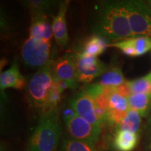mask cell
Returning <instances> with one entry per match:
<instances>
[{"instance_id": "277c9868", "label": "cell", "mask_w": 151, "mask_h": 151, "mask_svg": "<svg viewBox=\"0 0 151 151\" xmlns=\"http://www.w3.org/2000/svg\"><path fill=\"white\" fill-rule=\"evenodd\" d=\"M131 27L132 38H151V9L141 1H122Z\"/></svg>"}, {"instance_id": "7c38bea8", "label": "cell", "mask_w": 151, "mask_h": 151, "mask_svg": "<svg viewBox=\"0 0 151 151\" xmlns=\"http://www.w3.org/2000/svg\"><path fill=\"white\" fill-rule=\"evenodd\" d=\"M129 110L128 98L121 95L115 90L109 99L106 121L110 124H116L118 126Z\"/></svg>"}, {"instance_id": "603a6c76", "label": "cell", "mask_w": 151, "mask_h": 151, "mask_svg": "<svg viewBox=\"0 0 151 151\" xmlns=\"http://www.w3.org/2000/svg\"><path fill=\"white\" fill-rule=\"evenodd\" d=\"M130 91L132 94H151V72L144 77L137 80L128 81Z\"/></svg>"}, {"instance_id": "2e32d148", "label": "cell", "mask_w": 151, "mask_h": 151, "mask_svg": "<svg viewBox=\"0 0 151 151\" xmlns=\"http://www.w3.org/2000/svg\"><path fill=\"white\" fill-rule=\"evenodd\" d=\"M137 133L117 130L113 140V146L117 151H132L137 146Z\"/></svg>"}, {"instance_id": "30bf717a", "label": "cell", "mask_w": 151, "mask_h": 151, "mask_svg": "<svg viewBox=\"0 0 151 151\" xmlns=\"http://www.w3.org/2000/svg\"><path fill=\"white\" fill-rule=\"evenodd\" d=\"M94 100L95 111L100 122L102 124L106 121V116L110 97L115 88L104 87L99 83L88 86L85 90Z\"/></svg>"}, {"instance_id": "7402d4cb", "label": "cell", "mask_w": 151, "mask_h": 151, "mask_svg": "<svg viewBox=\"0 0 151 151\" xmlns=\"http://www.w3.org/2000/svg\"><path fill=\"white\" fill-rule=\"evenodd\" d=\"M62 151H101L94 146V144L83 142L73 139L66 138L62 141Z\"/></svg>"}, {"instance_id": "52a82bcc", "label": "cell", "mask_w": 151, "mask_h": 151, "mask_svg": "<svg viewBox=\"0 0 151 151\" xmlns=\"http://www.w3.org/2000/svg\"><path fill=\"white\" fill-rule=\"evenodd\" d=\"M52 71L55 78L63 83L67 88L74 90L78 86L76 54L67 53L54 61Z\"/></svg>"}, {"instance_id": "e0dca14e", "label": "cell", "mask_w": 151, "mask_h": 151, "mask_svg": "<svg viewBox=\"0 0 151 151\" xmlns=\"http://www.w3.org/2000/svg\"><path fill=\"white\" fill-rule=\"evenodd\" d=\"M151 103V94H132L128 97L129 109L137 111L141 116L148 115Z\"/></svg>"}, {"instance_id": "5bb4252c", "label": "cell", "mask_w": 151, "mask_h": 151, "mask_svg": "<svg viewBox=\"0 0 151 151\" xmlns=\"http://www.w3.org/2000/svg\"><path fill=\"white\" fill-rule=\"evenodd\" d=\"M69 1H65L60 4L59 11L54 17L52 24V32L55 41L60 46H65L69 41L66 15Z\"/></svg>"}, {"instance_id": "6da1fadb", "label": "cell", "mask_w": 151, "mask_h": 151, "mask_svg": "<svg viewBox=\"0 0 151 151\" xmlns=\"http://www.w3.org/2000/svg\"><path fill=\"white\" fill-rule=\"evenodd\" d=\"M94 32L107 42L132 38L129 19L122 1H107L101 4Z\"/></svg>"}, {"instance_id": "ffe728a7", "label": "cell", "mask_w": 151, "mask_h": 151, "mask_svg": "<svg viewBox=\"0 0 151 151\" xmlns=\"http://www.w3.org/2000/svg\"><path fill=\"white\" fill-rule=\"evenodd\" d=\"M108 44V42L104 38L94 35L85 43L82 52L88 55L97 57L104 52Z\"/></svg>"}, {"instance_id": "44dd1931", "label": "cell", "mask_w": 151, "mask_h": 151, "mask_svg": "<svg viewBox=\"0 0 151 151\" xmlns=\"http://www.w3.org/2000/svg\"><path fill=\"white\" fill-rule=\"evenodd\" d=\"M141 115L137 111L129 109L122 122L118 126V130L137 133L141 124Z\"/></svg>"}, {"instance_id": "8fae6325", "label": "cell", "mask_w": 151, "mask_h": 151, "mask_svg": "<svg viewBox=\"0 0 151 151\" xmlns=\"http://www.w3.org/2000/svg\"><path fill=\"white\" fill-rule=\"evenodd\" d=\"M108 47H114L129 56H140L151 49V38H130L109 43Z\"/></svg>"}, {"instance_id": "ac0fdd59", "label": "cell", "mask_w": 151, "mask_h": 151, "mask_svg": "<svg viewBox=\"0 0 151 151\" xmlns=\"http://www.w3.org/2000/svg\"><path fill=\"white\" fill-rule=\"evenodd\" d=\"M125 82L121 69L118 66H113L103 73L99 83L104 87L116 88Z\"/></svg>"}, {"instance_id": "d6986e66", "label": "cell", "mask_w": 151, "mask_h": 151, "mask_svg": "<svg viewBox=\"0 0 151 151\" xmlns=\"http://www.w3.org/2000/svg\"><path fill=\"white\" fill-rule=\"evenodd\" d=\"M65 88H67V86L54 76L53 84L48 94L46 102L42 109V113L49 112L58 108L57 106L60 101L62 92Z\"/></svg>"}, {"instance_id": "9a60e30c", "label": "cell", "mask_w": 151, "mask_h": 151, "mask_svg": "<svg viewBox=\"0 0 151 151\" xmlns=\"http://www.w3.org/2000/svg\"><path fill=\"white\" fill-rule=\"evenodd\" d=\"M25 78L20 73L16 61L14 62L11 67L1 73L0 76V87L1 90L10 88L22 89L25 86Z\"/></svg>"}, {"instance_id": "484cf974", "label": "cell", "mask_w": 151, "mask_h": 151, "mask_svg": "<svg viewBox=\"0 0 151 151\" xmlns=\"http://www.w3.org/2000/svg\"><path fill=\"white\" fill-rule=\"evenodd\" d=\"M146 4L148 5V6L150 7V8L151 9V1H146Z\"/></svg>"}, {"instance_id": "9c48e42d", "label": "cell", "mask_w": 151, "mask_h": 151, "mask_svg": "<svg viewBox=\"0 0 151 151\" xmlns=\"http://www.w3.org/2000/svg\"><path fill=\"white\" fill-rule=\"evenodd\" d=\"M69 105L81 118L95 127H101V124L96 113L94 100L86 90L75 95L71 99Z\"/></svg>"}, {"instance_id": "cb8c5ba5", "label": "cell", "mask_w": 151, "mask_h": 151, "mask_svg": "<svg viewBox=\"0 0 151 151\" xmlns=\"http://www.w3.org/2000/svg\"><path fill=\"white\" fill-rule=\"evenodd\" d=\"M52 1H26L25 5L29 8L31 14L44 13L50 7Z\"/></svg>"}, {"instance_id": "5b68a950", "label": "cell", "mask_w": 151, "mask_h": 151, "mask_svg": "<svg viewBox=\"0 0 151 151\" xmlns=\"http://www.w3.org/2000/svg\"><path fill=\"white\" fill-rule=\"evenodd\" d=\"M50 42L29 37L22 47V57L26 65L43 67L50 61Z\"/></svg>"}, {"instance_id": "8992f818", "label": "cell", "mask_w": 151, "mask_h": 151, "mask_svg": "<svg viewBox=\"0 0 151 151\" xmlns=\"http://www.w3.org/2000/svg\"><path fill=\"white\" fill-rule=\"evenodd\" d=\"M76 56L77 78L78 82L89 83L99 76H102L108 66L97 57L79 52Z\"/></svg>"}, {"instance_id": "7a4b0ae2", "label": "cell", "mask_w": 151, "mask_h": 151, "mask_svg": "<svg viewBox=\"0 0 151 151\" xmlns=\"http://www.w3.org/2000/svg\"><path fill=\"white\" fill-rule=\"evenodd\" d=\"M62 127L58 108L42 113L28 142V151H54L61 137Z\"/></svg>"}, {"instance_id": "ba28073f", "label": "cell", "mask_w": 151, "mask_h": 151, "mask_svg": "<svg viewBox=\"0 0 151 151\" xmlns=\"http://www.w3.org/2000/svg\"><path fill=\"white\" fill-rule=\"evenodd\" d=\"M65 124L71 139L92 144L99 139L101 128L95 127L78 115L65 122Z\"/></svg>"}, {"instance_id": "4fadbf2b", "label": "cell", "mask_w": 151, "mask_h": 151, "mask_svg": "<svg viewBox=\"0 0 151 151\" xmlns=\"http://www.w3.org/2000/svg\"><path fill=\"white\" fill-rule=\"evenodd\" d=\"M32 14L29 37L41 39L50 42L53 36L52 25L44 13H34Z\"/></svg>"}, {"instance_id": "d4e9b609", "label": "cell", "mask_w": 151, "mask_h": 151, "mask_svg": "<svg viewBox=\"0 0 151 151\" xmlns=\"http://www.w3.org/2000/svg\"><path fill=\"white\" fill-rule=\"evenodd\" d=\"M62 116H63L64 121L67 122L68 120H71L73 117L77 116V113L76 112L74 109L69 105V106L67 107V108L64 109L63 111H62Z\"/></svg>"}, {"instance_id": "3957f363", "label": "cell", "mask_w": 151, "mask_h": 151, "mask_svg": "<svg viewBox=\"0 0 151 151\" xmlns=\"http://www.w3.org/2000/svg\"><path fill=\"white\" fill-rule=\"evenodd\" d=\"M53 61L39 68L33 74L27 85V95L29 104L37 109H43L54 82L52 71Z\"/></svg>"}]
</instances>
